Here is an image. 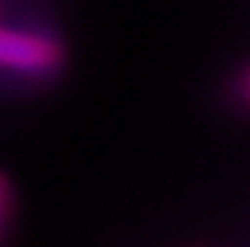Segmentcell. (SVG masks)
Segmentation results:
<instances>
[{
  "label": "cell",
  "instance_id": "obj_1",
  "mask_svg": "<svg viewBox=\"0 0 250 247\" xmlns=\"http://www.w3.org/2000/svg\"><path fill=\"white\" fill-rule=\"evenodd\" d=\"M64 64V48L53 38L0 27V69L48 75Z\"/></svg>",
  "mask_w": 250,
  "mask_h": 247
},
{
  "label": "cell",
  "instance_id": "obj_2",
  "mask_svg": "<svg viewBox=\"0 0 250 247\" xmlns=\"http://www.w3.org/2000/svg\"><path fill=\"white\" fill-rule=\"evenodd\" d=\"M8 208H11V186H8V178L0 173V226L8 218Z\"/></svg>",
  "mask_w": 250,
  "mask_h": 247
},
{
  "label": "cell",
  "instance_id": "obj_3",
  "mask_svg": "<svg viewBox=\"0 0 250 247\" xmlns=\"http://www.w3.org/2000/svg\"><path fill=\"white\" fill-rule=\"evenodd\" d=\"M237 91H240V98H242V101L250 104V67L245 69V75L240 77V88H237Z\"/></svg>",
  "mask_w": 250,
  "mask_h": 247
}]
</instances>
